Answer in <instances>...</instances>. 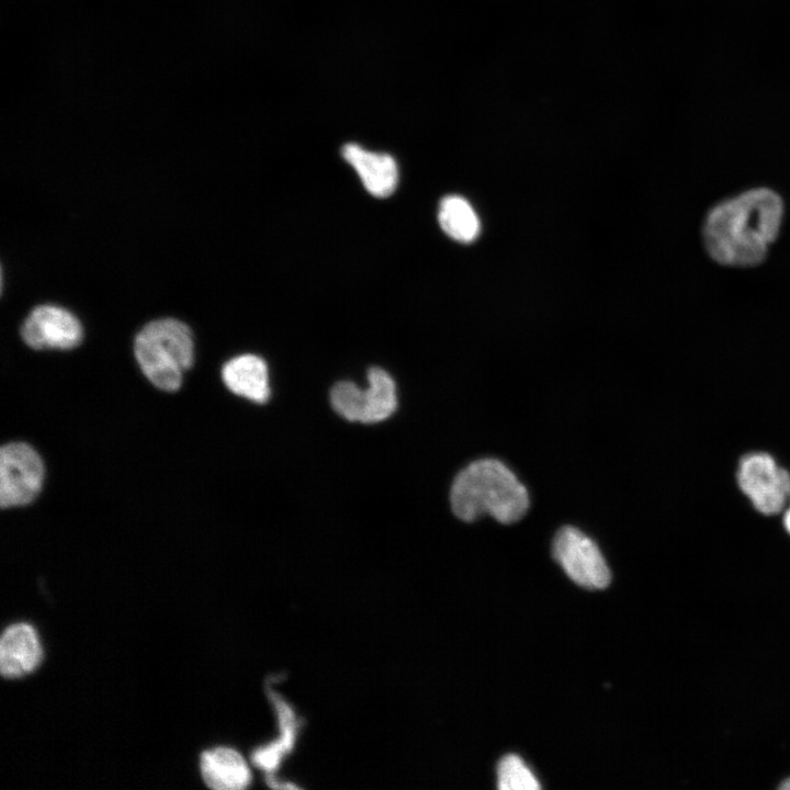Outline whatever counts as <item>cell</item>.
Instances as JSON below:
<instances>
[{
	"mask_svg": "<svg viewBox=\"0 0 790 790\" xmlns=\"http://www.w3.org/2000/svg\"><path fill=\"white\" fill-rule=\"evenodd\" d=\"M267 693L276 716L279 734L275 740L256 748L251 761L268 776L274 775L293 751L301 724L293 707L278 691L269 688Z\"/></svg>",
	"mask_w": 790,
	"mask_h": 790,
	"instance_id": "cell-9",
	"label": "cell"
},
{
	"mask_svg": "<svg viewBox=\"0 0 790 790\" xmlns=\"http://www.w3.org/2000/svg\"><path fill=\"white\" fill-rule=\"evenodd\" d=\"M783 523L788 532L790 533V507L787 509L783 516Z\"/></svg>",
	"mask_w": 790,
	"mask_h": 790,
	"instance_id": "cell-16",
	"label": "cell"
},
{
	"mask_svg": "<svg viewBox=\"0 0 790 790\" xmlns=\"http://www.w3.org/2000/svg\"><path fill=\"white\" fill-rule=\"evenodd\" d=\"M780 789L790 790V779L785 780L780 786Z\"/></svg>",
	"mask_w": 790,
	"mask_h": 790,
	"instance_id": "cell-17",
	"label": "cell"
},
{
	"mask_svg": "<svg viewBox=\"0 0 790 790\" xmlns=\"http://www.w3.org/2000/svg\"><path fill=\"white\" fill-rule=\"evenodd\" d=\"M20 332L23 341L35 350H69L77 347L83 337L78 317L53 304L34 307L22 323Z\"/></svg>",
	"mask_w": 790,
	"mask_h": 790,
	"instance_id": "cell-8",
	"label": "cell"
},
{
	"mask_svg": "<svg viewBox=\"0 0 790 790\" xmlns=\"http://www.w3.org/2000/svg\"><path fill=\"white\" fill-rule=\"evenodd\" d=\"M737 482L753 506L764 515L780 512L790 497V474L764 452L741 459Z\"/></svg>",
	"mask_w": 790,
	"mask_h": 790,
	"instance_id": "cell-6",
	"label": "cell"
},
{
	"mask_svg": "<svg viewBox=\"0 0 790 790\" xmlns=\"http://www.w3.org/2000/svg\"><path fill=\"white\" fill-rule=\"evenodd\" d=\"M44 463L25 442H10L0 449V506L11 508L32 503L42 489Z\"/></svg>",
	"mask_w": 790,
	"mask_h": 790,
	"instance_id": "cell-5",
	"label": "cell"
},
{
	"mask_svg": "<svg viewBox=\"0 0 790 790\" xmlns=\"http://www.w3.org/2000/svg\"><path fill=\"white\" fill-rule=\"evenodd\" d=\"M368 381L365 390L352 382H339L332 387L331 405L343 418L371 424L382 421L395 411L396 387L392 376L381 368H372Z\"/></svg>",
	"mask_w": 790,
	"mask_h": 790,
	"instance_id": "cell-4",
	"label": "cell"
},
{
	"mask_svg": "<svg viewBox=\"0 0 790 790\" xmlns=\"http://www.w3.org/2000/svg\"><path fill=\"white\" fill-rule=\"evenodd\" d=\"M222 379L230 392L249 400L262 404L270 396L268 366L256 354L228 360L222 369Z\"/></svg>",
	"mask_w": 790,
	"mask_h": 790,
	"instance_id": "cell-13",
	"label": "cell"
},
{
	"mask_svg": "<svg viewBox=\"0 0 790 790\" xmlns=\"http://www.w3.org/2000/svg\"><path fill=\"white\" fill-rule=\"evenodd\" d=\"M42 658V645L31 624L14 623L3 631L0 642V670L4 678H18L32 673Z\"/></svg>",
	"mask_w": 790,
	"mask_h": 790,
	"instance_id": "cell-10",
	"label": "cell"
},
{
	"mask_svg": "<svg viewBox=\"0 0 790 790\" xmlns=\"http://www.w3.org/2000/svg\"><path fill=\"white\" fill-rule=\"evenodd\" d=\"M200 766L204 782L215 790H242L252 781L246 759L230 747H216L204 752Z\"/></svg>",
	"mask_w": 790,
	"mask_h": 790,
	"instance_id": "cell-12",
	"label": "cell"
},
{
	"mask_svg": "<svg viewBox=\"0 0 790 790\" xmlns=\"http://www.w3.org/2000/svg\"><path fill=\"white\" fill-rule=\"evenodd\" d=\"M497 786L500 790H538V779L524 761L515 754L504 756L497 766Z\"/></svg>",
	"mask_w": 790,
	"mask_h": 790,
	"instance_id": "cell-15",
	"label": "cell"
},
{
	"mask_svg": "<svg viewBox=\"0 0 790 790\" xmlns=\"http://www.w3.org/2000/svg\"><path fill=\"white\" fill-rule=\"evenodd\" d=\"M134 356L157 388L177 391L194 360L193 334L183 321L165 317L147 323L135 336Z\"/></svg>",
	"mask_w": 790,
	"mask_h": 790,
	"instance_id": "cell-3",
	"label": "cell"
},
{
	"mask_svg": "<svg viewBox=\"0 0 790 790\" xmlns=\"http://www.w3.org/2000/svg\"><path fill=\"white\" fill-rule=\"evenodd\" d=\"M439 223L451 238L470 242L479 232L478 218L470 203L459 195H448L440 202Z\"/></svg>",
	"mask_w": 790,
	"mask_h": 790,
	"instance_id": "cell-14",
	"label": "cell"
},
{
	"mask_svg": "<svg viewBox=\"0 0 790 790\" xmlns=\"http://www.w3.org/2000/svg\"><path fill=\"white\" fill-rule=\"evenodd\" d=\"M343 159L357 171L366 191L376 198L391 195L398 182V169L392 156L364 149L349 143L341 150Z\"/></svg>",
	"mask_w": 790,
	"mask_h": 790,
	"instance_id": "cell-11",
	"label": "cell"
},
{
	"mask_svg": "<svg viewBox=\"0 0 790 790\" xmlns=\"http://www.w3.org/2000/svg\"><path fill=\"white\" fill-rule=\"evenodd\" d=\"M553 556L582 587L602 589L610 583V569L597 544L575 527L565 526L556 532Z\"/></svg>",
	"mask_w": 790,
	"mask_h": 790,
	"instance_id": "cell-7",
	"label": "cell"
},
{
	"mask_svg": "<svg viewBox=\"0 0 790 790\" xmlns=\"http://www.w3.org/2000/svg\"><path fill=\"white\" fill-rule=\"evenodd\" d=\"M450 501L453 514L465 522L484 515L508 524L529 508V495L516 475L499 460L479 459L454 478Z\"/></svg>",
	"mask_w": 790,
	"mask_h": 790,
	"instance_id": "cell-2",
	"label": "cell"
},
{
	"mask_svg": "<svg viewBox=\"0 0 790 790\" xmlns=\"http://www.w3.org/2000/svg\"><path fill=\"white\" fill-rule=\"evenodd\" d=\"M782 213L780 196L766 188L718 204L703 226L709 255L726 266L751 267L761 262L778 235Z\"/></svg>",
	"mask_w": 790,
	"mask_h": 790,
	"instance_id": "cell-1",
	"label": "cell"
}]
</instances>
